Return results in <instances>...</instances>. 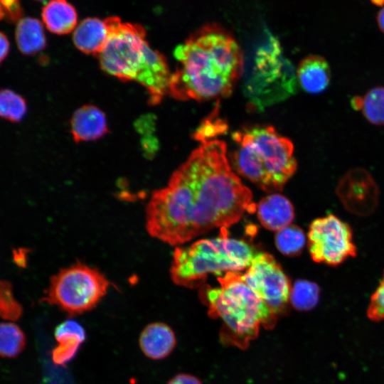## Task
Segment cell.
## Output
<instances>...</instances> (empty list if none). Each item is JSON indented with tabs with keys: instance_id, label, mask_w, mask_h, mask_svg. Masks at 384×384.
Instances as JSON below:
<instances>
[{
	"instance_id": "6da1fadb",
	"label": "cell",
	"mask_w": 384,
	"mask_h": 384,
	"mask_svg": "<svg viewBox=\"0 0 384 384\" xmlns=\"http://www.w3.org/2000/svg\"><path fill=\"white\" fill-rule=\"evenodd\" d=\"M252 206L251 191L230 167L225 143L213 139L201 143L167 186L151 193L145 226L151 237L178 245L231 226Z\"/></svg>"
},
{
	"instance_id": "7a4b0ae2",
	"label": "cell",
	"mask_w": 384,
	"mask_h": 384,
	"mask_svg": "<svg viewBox=\"0 0 384 384\" xmlns=\"http://www.w3.org/2000/svg\"><path fill=\"white\" fill-rule=\"evenodd\" d=\"M174 55L178 66L171 74L169 93L177 100L227 97L244 69L243 53L235 38L215 23L191 33Z\"/></svg>"
},
{
	"instance_id": "3957f363",
	"label": "cell",
	"mask_w": 384,
	"mask_h": 384,
	"mask_svg": "<svg viewBox=\"0 0 384 384\" xmlns=\"http://www.w3.org/2000/svg\"><path fill=\"white\" fill-rule=\"evenodd\" d=\"M105 22L106 44L97 55L102 69L123 81H136L146 90L150 103H159L169 92L171 77L164 56L152 49L140 25L122 23L116 16Z\"/></svg>"
},
{
	"instance_id": "277c9868",
	"label": "cell",
	"mask_w": 384,
	"mask_h": 384,
	"mask_svg": "<svg viewBox=\"0 0 384 384\" xmlns=\"http://www.w3.org/2000/svg\"><path fill=\"white\" fill-rule=\"evenodd\" d=\"M218 281V287H208L205 292L208 314L223 321L220 338L225 343L247 348L257 337L260 326L272 329L277 316L247 285L241 273L229 272Z\"/></svg>"
},
{
	"instance_id": "5b68a950",
	"label": "cell",
	"mask_w": 384,
	"mask_h": 384,
	"mask_svg": "<svg viewBox=\"0 0 384 384\" xmlns=\"http://www.w3.org/2000/svg\"><path fill=\"white\" fill-rule=\"evenodd\" d=\"M237 148L232 156L236 171L267 192L280 191L296 171L291 140L272 126L255 125L233 134Z\"/></svg>"
},
{
	"instance_id": "8992f818",
	"label": "cell",
	"mask_w": 384,
	"mask_h": 384,
	"mask_svg": "<svg viewBox=\"0 0 384 384\" xmlns=\"http://www.w3.org/2000/svg\"><path fill=\"white\" fill-rule=\"evenodd\" d=\"M211 239H201L189 246L176 247L170 275L174 283L185 287L201 284L209 274L247 269L254 256L253 247L242 240L228 237L225 228Z\"/></svg>"
},
{
	"instance_id": "52a82bcc",
	"label": "cell",
	"mask_w": 384,
	"mask_h": 384,
	"mask_svg": "<svg viewBox=\"0 0 384 384\" xmlns=\"http://www.w3.org/2000/svg\"><path fill=\"white\" fill-rule=\"evenodd\" d=\"M111 284L98 269L76 262L50 277L42 301L70 316L78 315L94 309Z\"/></svg>"
},
{
	"instance_id": "ba28073f",
	"label": "cell",
	"mask_w": 384,
	"mask_h": 384,
	"mask_svg": "<svg viewBox=\"0 0 384 384\" xmlns=\"http://www.w3.org/2000/svg\"><path fill=\"white\" fill-rule=\"evenodd\" d=\"M307 240L310 255L316 262L334 267L357 255L351 225L331 213L311 223Z\"/></svg>"
},
{
	"instance_id": "9c48e42d",
	"label": "cell",
	"mask_w": 384,
	"mask_h": 384,
	"mask_svg": "<svg viewBox=\"0 0 384 384\" xmlns=\"http://www.w3.org/2000/svg\"><path fill=\"white\" fill-rule=\"evenodd\" d=\"M252 75L247 87L249 95L255 100L264 99L275 90L274 87L286 96L292 94L296 88V73L291 65L284 58L279 42L274 37L269 43L260 48L255 55Z\"/></svg>"
},
{
	"instance_id": "30bf717a",
	"label": "cell",
	"mask_w": 384,
	"mask_h": 384,
	"mask_svg": "<svg viewBox=\"0 0 384 384\" xmlns=\"http://www.w3.org/2000/svg\"><path fill=\"white\" fill-rule=\"evenodd\" d=\"M247 285L277 316L289 301L291 285L287 275L274 257L267 252L256 253L242 274Z\"/></svg>"
},
{
	"instance_id": "8fae6325",
	"label": "cell",
	"mask_w": 384,
	"mask_h": 384,
	"mask_svg": "<svg viewBox=\"0 0 384 384\" xmlns=\"http://www.w3.org/2000/svg\"><path fill=\"white\" fill-rule=\"evenodd\" d=\"M336 192L351 213L367 216L377 208L379 188L372 175L363 168L348 170L338 181Z\"/></svg>"
},
{
	"instance_id": "7c38bea8",
	"label": "cell",
	"mask_w": 384,
	"mask_h": 384,
	"mask_svg": "<svg viewBox=\"0 0 384 384\" xmlns=\"http://www.w3.org/2000/svg\"><path fill=\"white\" fill-rule=\"evenodd\" d=\"M70 128L73 139L77 142L95 140L107 133V119L97 107L84 105L74 112Z\"/></svg>"
},
{
	"instance_id": "4fadbf2b",
	"label": "cell",
	"mask_w": 384,
	"mask_h": 384,
	"mask_svg": "<svg viewBox=\"0 0 384 384\" xmlns=\"http://www.w3.org/2000/svg\"><path fill=\"white\" fill-rule=\"evenodd\" d=\"M176 345L172 329L162 322L148 324L141 332L139 346L146 356L161 360L171 354Z\"/></svg>"
},
{
	"instance_id": "5bb4252c",
	"label": "cell",
	"mask_w": 384,
	"mask_h": 384,
	"mask_svg": "<svg viewBox=\"0 0 384 384\" xmlns=\"http://www.w3.org/2000/svg\"><path fill=\"white\" fill-rule=\"evenodd\" d=\"M257 214L258 220L265 228L278 231L291 225L294 218V210L285 196L272 193L260 201Z\"/></svg>"
},
{
	"instance_id": "9a60e30c",
	"label": "cell",
	"mask_w": 384,
	"mask_h": 384,
	"mask_svg": "<svg viewBox=\"0 0 384 384\" xmlns=\"http://www.w3.org/2000/svg\"><path fill=\"white\" fill-rule=\"evenodd\" d=\"M296 77L304 90L310 94H319L329 87L331 70L324 57L308 55L299 63Z\"/></svg>"
},
{
	"instance_id": "2e32d148",
	"label": "cell",
	"mask_w": 384,
	"mask_h": 384,
	"mask_svg": "<svg viewBox=\"0 0 384 384\" xmlns=\"http://www.w3.org/2000/svg\"><path fill=\"white\" fill-rule=\"evenodd\" d=\"M109 36L106 23L96 18L82 20L75 29L73 40L78 49L86 54L98 55Z\"/></svg>"
},
{
	"instance_id": "e0dca14e",
	"label": "cell",
	"mask_w": 384,
	"mask_h": 384,
	"mask_svg": "<svg viewBox=\"0 0 384 384\" xmlns=\"http://www.w3.org/2000/svg\"><path fill=\"white\" fill-rule=\"evenodd\" d=\"M42 18L47 29L58 34H67L75 27L78 14L66 0H51L42 10Z\"/></svg>"
},
{
	"instance_id": "ac0fdd59",
	"label": "cell",
	"mask_w": 384,
	"mask_h": 384,
	"mask_svg": "<svg viewBox=\"0 0 384 384\" xmlns=\"http://www.w3.org/2000/svg\"><path fill=\"white\" fill-rule=\"evenodd\" d=\"M15 39L19 51L26 55H33L46 46L42 23L36 18L24 17L17 22Z\"/></svg>"
},
{
	"instance_id": "d6986e66",
	"label": "cell",
	"mask_w": 384,
	"mask_h": 384,
	"mask_svg": "<svg viewBox=\"0 0 384 384\" xmlns=\"http://www.w3.org/2000/svg\"><path fill=\"white\" fill-rule=\"evenodd\" d=\"M351 103L371 124L384 125V87H375L363 96H356Z\"/></svg>"
},
{
	"instance_id": "ffe728a7",
	"label": "cell",
	"mask_w": 384,
	"mask_h": 384,
	"mask_svg": "<svg viewBox=\"0 0 384 384\" xmlns=\"http://www.w3.org/2000/svg\"><path fill=\"white\" fill-rule=\"evenodd\" d=\"M55 338L58 344L51 352L52 360L56 365L64 366L76 356L86 336L78 331L66 330L57 334Z\"/></svg>"
},
{
	"instance_id": "44dd1931",
	"label": "cell",
	"mask_w": 384,
	"mask_h": 384,
	"mask_svg": "<svg viewBox=\"0 0 384 384\" xmlns=\"http://www.w3.org/2000/svg\"><path fill=\"white\" fill-rule=\"evenodd\" d=\"M319 298L320 288L316 283L298 279L291 289L289 301L297 311H307L316 306Z\"/></svg>"
},
{
	"instance_id": "7402d4cb",
	"label": "cell",
	"mask_w": 384,
	"mask_h": 384,
	"mask_svg": "<svg viewBox=\"0 0 384 384\" xmlns=\"http://www.w3.org/2000/svg\"><path fill=\"white\" fill-rule=\"evenodd\" d=\"M26 344L25 334L18 325L0 324V356L14 358L22 352Z\"/></svg>"
},
{
	"instance_id": "603a6c76",
	"label": "cell",
	"mask_w": 384,
	"mask_h": 384,
	"mask_svg": "<svg viewBox=\"0 0 384 384\" xmlns=\"http://www.w3.org/2000/svg\"><path fill=\"white\" fill-rule=\"evenodd\" d=\"M306 243L304 231L295 225H289L278 231L275 235V245L283 255L294 256L299 255Z\"/></svg>"
},
{
	"instance_id": "cb8c5ba5",
	"label": "cell",
	"mask_w": 384,
	"mask_h": 384,
	"mask_svg": "<svg viewBox=\"0 0 384 384\" xmlns=\"http://www.w3.org/2000/svg\"><path fill=\"white\" fill-rule=\"evenodd\" d=\"M27 112L25 99L10 89L0 90V117L11 122H21Z\"/></svg>"
},
{
	"instance_id": "d4e9b609",
	"label": "cell",
	"mask_w": 384,
	"mask_h": 384,
	"mask_svg": "<svg viewBox=\"0 0 384 384\" xmlns=\"http://www.w3.org/2000/svg\"><path fill=\"white\" fill-rule=\"evenodd\" d=\"M23 314V307L15 299L12 284L0 280V317L6 320L16 321Z\"/></svg>"
},
{
	"instance_id": "484cf974",
	"label": "cell",
	"mask_w": 384,
	"mask_h": 384,
	"mask_svg": "<svg viewBox=\"0 0 384 384\" xmlns=\"http://www.w3.org/2000/svg\"><path fill=\"white\" fill-rule=\"evenodd\" d=\"M367 316L373 321L384 320V271L379 285L370 297Z\"/></svg>"
},
{
	"instance_id": "4316f807",
	"label": "cell",
	"mask_w": 384,
	"mask_h": 384,
	"mask_svg": "<svg viewBox=\"0 0 384 384\" xmlns=\"http://www.w3.org/2000/svg\"><path fill=\"white\" fill-rule=\"evenodd\" d=\"M227 129L225 123L220 119H207L195 132V138L201 143L213 140L215 136L223 133Z\"/></svg>"
},
{
	"instance_id": "83f0119b",
	"label": "cell",
	"mask_w": 384,
	"mask_h": 384,
	"mask_svg": "<svg viewBox=\"0 0 384 384\" xmlns=\"http://www.w3.org/2000/svg\"><path fill=\"white\" fill-rule=\"evenodd\" d=\"M5 18L9 21H16L21 18L22 9L19 0H0Z\"/></svg>"
},
{
	"instance_id": "f1b7e54d",
	"label": "cell",
	"mask_w": 384,
	"mask_h": 384,
	"mask_svg": "<svg viewBox=\"0 0 384 384\" xmlns=\"http://www.w3.org/2000/svg\"><path fill=\"white\" fill-rule=\"evenodd\" d=\"M167 384H203L195 375L188 373H178L170 379Z\"/></svg>"
},
{
	"instance_id": "f546056e",
	"label": "cell",
	"mask_w": 384,
	"mask_h": 384,
	"mask_svg": "<svg viewBox=\"0 0 384 384\" xmlns=\"http://www.w3.org/2000/svg\"><path fill=\"white\" fill-rule=\"evenodd\" d=\"M29 250L26 248H19L13 251V258L15 263L20 267H25L27 262V256Z\"/></svg>"
},
{
	"instance_id": "4dcf8cb0",
	"label": "cell",
	"mask_w": 384,
	"mask_h": 384,
	"mask_svg": "<svg viewBox=\"0 0 384 384\" xmlns=\"http://www.w3.org/2000/svg\"><path fill=\"white\" fill-rule=\"evenodd\" d=\"M10 49V43L6 36L0 31V63L8 55Z\"/></svg>"
},
{
	"instance_id": "1f68e13d",
	"label": "cell",
	"mask_w": 384,
	"mask_h": 384,
	"mask_svg": "<svg viewBox=\"0 0 384 384\" xmlns=\"http://www.w3.org/2000/svg\"><path fill=\"white\" fill-rule=\"evenodd\" d=\"M377 20L380 29L384 33V7L379 11Z\"/></svg>"
},
{
	"instance_id": "d6a6232c",
	"label": "cell",
	"mask_w": 384,
	"mask_h": 384,
	"mask_svg": "<svg viewBox=\"0 0 384 384\" xmlns=\"http://www.w3.org/2000/svg\"><path fill=\"white\" fill-rule=\"evenodd\" d=\"M5 18L4 9L0 3V21Z\"/></svg>"
},
{
	"instance_id": "836d02e7",
	"label": "cell",
	"mask_w": 384,
	"mask_h": 384,
	"mask_svg": "<svg viewBox=\"0 0 384 384\" xmlns=\"http://www.w3.org/2000/svg\"><path fill=\"white\" fill-rule=\"evenodd\" d=\"M36 1H46V0H36Z\"/></svg>"
}]
</instances>
